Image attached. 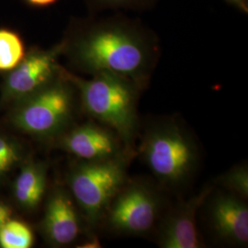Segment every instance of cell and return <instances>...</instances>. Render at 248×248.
Listing matches in <instances>:
<instances>
[{
	"mask_svg": "<svg viewBox=\"0 0 248 248\" xmlns=\"http://www.w3.org/2000/svg\"><path fill=\"white\" fill-rule=\"evenodd\" d=\"M62 41V55L78 70L90 76L112 72L142 90L148 87L159 58L157 36L122 15L74 21Z\"/></svg>",
	"mask_w": 248,
	"mask_h": 248,
	"instance_id": "cell-1",
	"label": "cell"
},
{
	"mask_svg": "<svg viewBox=\"0 0 248 248\" xmlns=\"http://www.w3.org/2000/svg\"><path fill=\"white\" fill-rule=\"evenodd\" d=\"M137 152L163 189L179 191L192 181L201 164L194 135L171 116L150 119L140 130Z\"/></svg>",
	"mask_w": 248,
	"mask_h": 248,
	"instance_id": "cell-2",
	"label": "cell"
},
{
	"mask_svg": "<svg viewBox=\"0 0 248 248\" xmlns=\"http://www.w3.org/2000/svg\"><path fill=\"white\" fill-rule=\"evenodd\" d=\"M82 108L98 124L112 130L125 149L135 155L141 128L138 103L142 89L133 80L112 72H98L87 79L66 70Z\"/></svg>",
	"mask_w": 248,
	"mask_h": 248,
	"instance_id": "cell-3",
	"label": "cell"
},
{
	"mask_svg": "<svg viewBox=\"0 0 248 248\" xmlns=\"http://www.w3.org/2000/svg\"><path fill=\"white\" fill-rule=\"evenodd\" d=\"M77 89L66 69L53 81L14 104L10 123L23 133L41 139L58 138L71 124Z\"/></svg>",
	"mask_w": 248,
	"mask_h": 248,
	"instance_id": "cell-4",
	"label": "cell"
},
{
	"mask_svg": "<svg viewBox=\"0 0 248 248\" xmlns=\"http://www.w3.org/2000/svg\"><path fill=\"white\" fill-rule=\"evenodd\" d=\"M133 156L124 153L108 159L81 160L71 169L70 194L90 227L100 224L108 204L127 181L128 165Z\"/></svg>",
	"mask_w": 248,
	"mask_h": 248,
	"instance_id": "cell-5",
	"label": "cell"
},
{
	"mask_svg": "<svg viewBox=\"0 0 248 248\" xmlns=\"http://www.w3.org/2000/svg\"><path fill=\"white\" fill-rule=\"evenodd\" d=\"M163 190L148 180L128 178L108 204L100 224L118 235H148L167 209Z\"/></svg>",
	"mask_w": 248,
	"mask_h": 248,
	"instance_id": "cell-6",
	"label": "cell"
},
{
	"mask_svg": "<svg viewBox=\"0 0 248 248\" xmlns=\"http://www.w3.org/2000/svg\"><path fill=\"white\" fill-rule=\"evenodd\" d=\"M62 53V41L50 49L35 48L25 53L23 59L8 72L4 79L2 100L14 105L53 81L63 68L59 63Z\"/></svg>",
	"mask_w": 248,
	"mask_h": 248,
	"instance_id": "cell-7",
	"label": "cell"
},
{
	"mask_svg": "<svg viewBox=\"0 0 248 248\" xmlns=\"http://www.w3.org/2000/svg\"><path fill=\"white\" fill-rule=\"evenodd\" d=\"M215 187L214 183H209L194 195L166 209L155 228L156 241L160 248L205 247L197 227V216Z\"/></svg>",
	"mask_w": 248,
	"mask_h": 248,
	"instance_id": "cell-8",
	"label": "cell"
},
{
	"mask_svg": "<svg viewBox=\"0 0 248 248\" xmlns=\"http://www.w3.org/2000/svg\"><path fill=\"white\" fill-rule=\"evenodd\" d=\"M213 235L222 244L245 248L248 244V208L246 201L223 189L212 191L204 202Z\"/></svg>",
	"mask_w": 248,
	"mask_h": 248,
	"instance_id": "cell-9",
	"label": "cell"
},
{
	"mask_svg": "<svg viewBox=\"0 0 248 248\" xmlns=\"http://www.w3.org/2000/svg\"><path fill=\"white\" fill-rule=\"evenodd\" d=\"M57 142L62 150L83 161L108 159L129 153L112 130L97 122L68 128Z\"/></svg>",
	"mask_w": 248,
	"mask_h": 248,
	"instance_id": "cell-10",
	"label": "cell"
},
{
	"mask_svg": "<svg viewBox=\"0 0 248 248\" xmlns=\"http://www.w3.org/2000/svg\"><path fill=\"white\" fill-rule=\"evenodd\" d=\"M42 226L45 238L53 247L68 246L77 240L81 232V222L69 192L56 188L50 194Z\"/></svg>",
	"mask_w": 248,
	"mask_h": 248,
	"instance_id": "cell-11",
	"label": "cell"
},
{
	"mask_svg": "<svg viewBox=\"0 0 248 248\" xmlns=\"http://www.w3.org/2000/svg\"><path fill=\"white\" fill-rule=\"evenodd\" d=\"M47 186V166L44 162L28 161L13 185L16 202L26 211H33L42 202Z\"/></svg>",
	"mask_w": 248,
	"mask_h": 248,
	"instance_id": "cell-12",
	"label": "cell"
},
{
	"mask_svg": "<svg viewBox=\"0 0 248 248\" xmlns=\"http://www.w3.org/2000/svg\"><path fill=\"white\" fill-rule=\"evenodd\" d=\"M25 47L18 33L9 29H0V71L9 72L25 55Z\"/></svg>",
	"mask_w": 248,
	"mask_h": 248,
	"instance_id": "cell-13",
	"label": "cell"
},
{
	"mask_svg": "<svg viewBox=\"0 0 248 248\" xmlns=\"http://www.w3.org/2000/svg\"><path fill=\"white\" fill-rule=\"evenodd\" d=\"M33 241V232L25 222L11 218L0 227V248H30Z\"/></svg>",
	"mask_w": 248,
	"mask_h": 248,
	"instance_id": "cell-14",
	"label": "cell"
},
{
	"mask_svg": "<svg viewBox=\"0 0 248 248\" xmlns=\"http://www.w3.org/2000/svg\"><path fill=\"white\" fill-rule=\"evenodd\" d=\"M215 186H219L241 199H248V166L242 163L233 166L225 173L222 174L215 181Z\"/></svg>",
	"mask_w": 248,
	"mask_h": 248,
	"instance_id": "cell-15",
	"label": "cell"
},
{
	"mask_svg": "<svg viewBox=\"0 0 248 248\" xmlns=\"http://www.w3.org/2000/svg\"><path fill=\"white\" fill-rule=\"evenodd\" d=\"M23 158V149L18 141L0 133V181L7 177Z\"/></svg>",
	"mask_w": 248,
	"mask_h": 248,
	"instance_id": "cell-16",
	"label": "cell"
},
{
	"mask_svg": "<svg viewBox=\"0 0 248 248\" xmlns=\"http://www.w3.org/2000/svg\"><path fill=\"white\" fill-rule=\"evenodd\" d=\"M92 13L105 10L143 11L155 7L159 0H86Z\"/></svg>",
	"mask_w": 248,
	"mask_h": 248,
	"instance_id": "cell-17",
	"label": "cell"
},
{
	"mask_svg": "<svg viewBox=\"0 0 248 248\" xmlns=\"http://www.w3.org/2000/svg\"><path fill=\"white\" fill-rule=\"evenodd\" d=\"M11 218H12L11 208L9 205L0 202V227Z\"/></svg>",
	"mask_w": 248,
	"mask_h": 248,
	"instance_id": "cell-18",
	"label": "cell"
},
{
	"mask_svg": "<svg viewBox=\"0 0 248 248\" xmlns=\"http://www.w3.org/2000/svg\"><path fill=\"white\" fill-rule=\"evenodd\" d=\"M30 6L35 8H46L56 3L58 0H24Z\"/></svg>",
	"mask_w": 248,
	"mask_h": 248,
	"instance_id": "cell-19",
	"label": "cell"
},
{
	"mask_svg": "<svg viewBox=\"0 0 248 248\" xmlns=\"http://www.w3.org/2000/svg\"><path fill=\"white\" fill-rule=\"evenodd\" d=\"M228 4L241 10L244 13L248 12V0H224Z\"/></svg>",
	"mask_w": 248,
	"mask_h": 248,
	"instance_id": "cell-20",
	"label": "cell"
}]
</instances>
